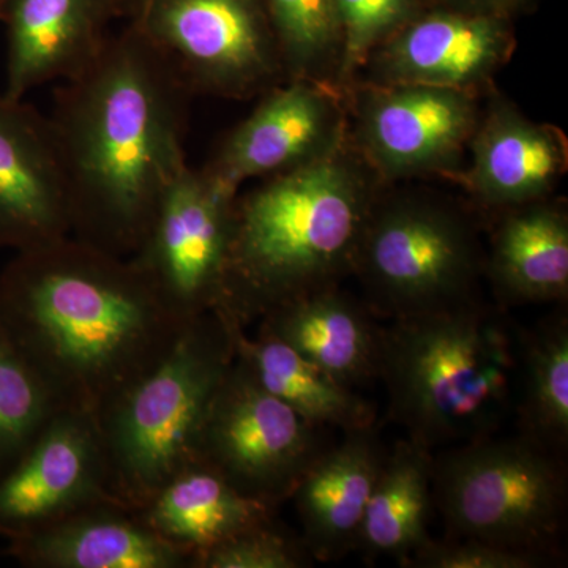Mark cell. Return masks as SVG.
I'll use <instances>...</instances> for the list:
<instances>
[{
	"label": "cell",
	"instance_id": "cell-1",
	"mask_svg": "<svg viewBox=\"0 0 568 568\" xmlns=\"http://www.w3.org/2000/svg\"><path fill=\"white\" fill-rule=\"evenodd\" d=\"M190 99L132 24L62 82L48 121L73 237L118 256L140 248L164 192L189 166Z\"/></svg>",
	"mask_w": 568,
	"mask_h": 568
},
{
	"label": "cell",
	"instance_id": "cell-17",
	"mask_svg": "<svg viewBox=\"0 0 568 568\" xmlns=\"http://www.w3.org/2000/svg\"><path fill=\"white\" fill-rule=\"evenodd\" d=\"M129 0H0L6 29L3 95L26 100L52 81H67L88 69L111 39V18Z\"/></svg>",
	"mask_w": 568,
	"mask_h": 568
},
{
	"label": "cell",
	"instance_id": "cell-3",
	"mask_svg": "<svg viewBox=\"0 0 568 568\" xmlns=\"http://www.w3.org/2000/svg\"><path fill=\"white\" fill-rule=\"evenodd\" d=\"M384 185L346 140L317 162L239 193L215 310L246 328L294 298L338 286L353 275L366 215Z\"/></svg>",
	"mask_w": 568,
	"mask_h": 568
},
{
	"label": "cell",
	"instance_id": "cell-6",
	"mask_svg": "<svg viewBox=\"0 0 568 568\" xmlns=\"http://www.w3.org/2000/svg\"><path fill=\"white\" fill-rule=\"evenodd\" d=\"M353 275L369 310L390 320L474 301L485 275L476 220L439 194L384 185L366 215Z\"/></svg>",
	"mask_w": 568,
	"mask_h": 568
},
{
	"label": "cell",
	"instance_id": "cell-13",
	"mask_svg": "<svg viewBox=\"0 0 568 568\" xmlns=\"http://www.w3.org/2000/svg\"><path fill=\"white\" fill-rule=\"evenodd\" d=\"M515 50L510 18L426 6L368 55L349 88L418 84L485 95Z\"/></svg>",
	"mask_w": 568,
	"mask_h": 568
},
{
	"label": "cell",
	"instance_id": "cell-31",
	"mask_svg": "<svg viewBox=\"0 0 568 568\" xmlns=\"http://www.w3.org/2000/svg\"><path fill=\"white\" fill-rule=\"evenodd\" d=\"M530 2L532 0H425L426 6L495 14V17L510 18V20L515 13L525 10Z\"/></svg>",
	"mask_w": 568,
	"mask_h": 568
},
{
	"label": "cell",
	"instance_id": "cell-5",
	"mask_svg": "<svg viewBox=\"0 0 568 568\" xmlns=\"http://www.w3.org/2000/svg\"><path fill=\"white\" fill-rule=\"evenodd\" d=\"M235 323L219 310L193 317L162 361L95 417L112 496L138 511L197 462L209 407L234 362Z\"/></svg>",
	"mask_w": 568,
	"mask_h": 568
},
{
	"label": "cell",
	"instance_id": "cell-8",
	"mask_svg": "<svg viewBox=\"0 0 568 568\" xmlns=\"http://www.w3.org/2000/svg\"><path fill=\"white\" fill-rule=\"evenodd\" d=\"M129 10L192 97L248 100L287 80L264 0H132Z\"/></svg>",
	"mask_w": 568,
	"mask_h": 568
},
{
	"label": "cell",
	"instance_id": "cell-23",
	"mask_svg": "<svg viewBox=\"0 0 568 568\" xmlns=\"http://www.w3.org/2000/svg\"><path fill=\"white\" fill-rule=\"evenodd\" d=\"M234 349L261 387L310 425L343 433L375 425L376 410L364 396L267 332L257 328L256 335L248 336L246 328L235 324Z\"/></svg>",
	"mask_w": 568,
	"mask_h": 568
},
{
	"label": "cell",
	"instance_id": "cell-15",
	"mask_svg": "<svg viewBox=\"0 0 568 568\" xmlns=\"http://www.w3.org/2000/svg\"><path fill=\"white\" fill-rule=\"evenodd\" d=\"M567 168L562 130L532 121L493 88L484 95L457 182L477 207L499 213L551 196Z\"/></svg>",
	"mask_w": 568,
	"mask_h": 568
},
{
	"label": "cell",
	"instance_id": "cell-29",
	"mask_svg": "<svg viewBox=\"0 0 568 568\" xmlns=\"http://www.w3.org/2000/svg\"><path fill=\"white\" fill-rule=\"evenodd\" d=\"M312 560L302 537L290 536L271 519L197 552L190 568H302Z\"/></svg>",
	"mask_w": 568,
	"mask_h": 568
},
{
	"label": "cell",
	"instance_id": "cell-12",
	"mask_svg": "<svg viewBox=\"0 0 568 568\" xmlns=\"http://www.w3.org/2000/svg\"><path fill=\"white\" fill-rule=\"evenodd\" d=\"M257 99L200 170L231 196H237L246 182L317 162L347 140L345 95L331 85L286 80Z\"/></svg>",
	"mask_w": 568,
	"mask_h": 568
},
{
	"label": "cell",
	"instance_id": "cell-26",
	"mask_svg": "<svg viewBox=\"0 0 568 568\" xmlns=\"http://www.w3.org/2000/svg\"><path fill=\"white\" fill-rule=\"evenodd\" d=\"M287 80L323 82L336 89L342 62L336 0H264Z\"/></svg>",
	"mask_w": 568,
	"mask_h": 568
},
{
	"label": "cell",
	"instance_id": "cell-21",
	"mask_svg": "<svg viewBox=\"0 0 568 568\" xmlns=\"http://www.w3.org/2000/svg\"><path fill=\"white\" fill-rule=\"evenodd\" d=\"M488 276L504 305L562 302L568 295V213L551 196L497 213Z\"/></svg>",
	"mask_w": 568,
	"mask_h": 568
},
{
	"label": "cell",
	"instance_id": "cell-19",
	"mask_svg": "<svg viewBox=\"0 0 568 568\" xmlns=\"http://www.w3.org/2000/svg\"><path fill=\"white\" fill-rule=\"evenodd\" d=\"M386 454L375 425L353 429L335 447L321 452L301 478L291 499L313 560L328 562L358 548L366 507Z\"/></svg>",
	"mask_w": 568,
	"mask_h": 568
},
{
	"label": "cell",
	"instance_id": "cell-11",
	"mask_svg": "<svg viewBox=\"0 0 568 568\" xmlns=\"http://www.w3.org/2000/svg\"><path fill=\"white\" fill-rule=\"evenodd\" d=\"M235 197L189 164L168 186L144 241L130 256L183 321L220 304Z\"/></svg>",
	"mask_w": 568,
	"mask_h": 568
},
{
	"label": "cell",
	"instance_id": "cell-18",
	"mask_svg": "<svg viewBox=\"0 0 568 568\" xmlns=\"http://www.w3.org/2000/svg\"><path fill=\"white\" fill-rule=\"evenodd\" d=\"M7 555L31 568H190L192 556L153 532L132 508L102 503L10 538Z\"/></svg>",
	"mask_w": 568,
	"mask_h": 568
},
{
	"label": "cell",
	"instance_id": "cell-20",
	"mask_svg": "<svg viewBox=\"0 0 568 568\" xmlns=\"http://www.w3.org/2000/svg\"><path fill=\"white\" fill-rule=\"evenodd\" d=\"M373 315L365 302L332 286L272 310L257 328L357 390L379 379L383 327Z\"/></svg>",
	"mask_w": 568,
	"mask_h": 568
},
{
	"label": "cell",
	"instance_id": "cell-2",
	"mask_svg": "<svg viewBox=\"0 0 568 568\" xmlns=\"http://www.w3.org/2000/svg\"><path fill=\"white\" fill-rule=\"evenodd\" d=\"M0 323L59 406L95 418L162 361L189 321L130 257L73 235L14 253Z\"/></svg>",
	"mask_w": 568,
	"mask_h": 568
},
{
	"label": "cell",
	"instance_id": "cell-27",
	"mask_svg": "<svg viewBox=\"0 0 568 568\" xmlns=\"http://www.w3.org/2000/svg\"><path fill=\"white\" fill-rule=\"evenodd\" d=\"M39 373L0 323V478L61 413Z\"/></svg>",
	"mask_w": 568,
	"mask_h": 568
},
{
	"label": "cell",
	"instance_id": "cell-14",
	"mask_svg": "<svg viewBox=\"0 0 568 568\" xmlns=\"http://www.w3.org/2000/svg\"><path fill=\"white\" fill-rule=\"evenodd\" d=\"M102 503L118 500L95 418L63 409L0 478V536H24Z\"/></svg>",
	"mask_w": 568,
	"mask_h": 568
},
{
	"label": "cell",
	"instance_id": "cell-22",
	"mask_svg": "<svg viewBox=\"0 0 568 568\" xmlns=\"http://www.w3.org/2000/svg\"><path fill=\"white\" fill-rule=\"evenodd\" d=\"M136 514L153 532L193 559L242 530L271 521L275 507L242 495L197 459L170 478Z\"/></svg>",
	"mask_w": 568,
	"mask_h": 568
},
{
	"label": "cell",
	"instance_id": "cell-25",
	"mask_svg": "<svg viewBox=\"0 0 568 568\" xmlns=\"http://www.w3.org/2000/svg\"><path fill=\"white\" fill-rule=\"evenodd\" d=\"M519 435L562 455L568 443V320L556 315L518 345Z\"/></svg>",
	"mask_w": 568,
	"mask_h": 568
},
{
	"label": "cell",
	"instance_id": "cell-28",
	"mask_svg": "<svg viewBox=\"0 0 568 568\" xmlns=\"http://www.w3.org/2000/svg\"><path fill=\"white\" fill-rule=\"evenodd\" d=\"M425 7V0H336L342 31L338 91L345 93L368 55Z\"/></svg>",
	"mask_w": 568,
	"mask_h": 568
},
{
	"label": "cell",
	"instance_id": "cell-24",
	"mask_svg": "<svg viewBox=\"0 0 568 568\" xmlns=\"http://www.w3.org/2000/svg\"><path fill=\"white\" fill-rule=\"evenodd\" d=\"M433 459L429 448L409 437L387 452L358 540L366 559L388 556L403 564L432 540Z\"/></svg>",
	"mask_w": 568,
	"mask_h": 568
},
{
	"label": "cell",
	"instance_id": "cell-7",
	"mask_svg": "<svg viewBox=\"0 0 568 568\" xmlns=\"http://www.w3.org/2000/svg\"><path fill=\"white\" fill-rule=\"evenodd\" d=\"M433 497L448 538L558 555L567 515L562 455L529 437L452 446L433 459Z\"/></svg>",
	"mask_w": 568,
	"mask_h": 568
},
{
	"label": "cell",
	"instance_id": "cell-30",
	"mask_svg": "<svg viewBox=\"0 0 568 568\" xmlns=\"http://www.w3.org/2000/svg\"><path fill=\"white\" fill-rule=\"evenodd\" d=\"M556 552L528 551L470 540L448 538L429 540L402 564L409 568H541L559 562Z\"/></svg>",
	"mask_w": 568,
	"mask_h": 568
},
{
	"label": "cell",
	"instance_id": "cell-16",
	"mask_svg": "<svg viewBox=\"0 0 568 568\" xmlns=\"http://www.w3.org/2000/svg\"><path fill=\"white\" fill-rule=\"evenodd\" d=\"M71 235L69 200L48 115L0 93V248Z\"/></svg>",
	"mask_w": 568,
	"mask_h": 568
},
{
	"label": "cell",
	"instance_id": "cell-10",
	"mask_svg": "<svg viewBox=\"0 0 568 568\" xmlns=\"http://www.w3.org/2000/svg\"><path fill=\"white\" fill-rule=\"evenodd\" d=\"M317 432L234 355L209 407L197 458L242 495L276 508L323 452Z\"/></svg>",
	"mask_w": 568,
	"mask_h": 568
},
{
	"label": "cell",
	"instance_id": "cell-32",
	"mask_svg": "<svg viewBox=\"0 0 568 568\" xmlns=\"http://www.w3.org/2000/svg\"><path fill=\"white\" fill-rule=\"evenodd\" d=\"M130 2H132V0H129V7H130Z\"/></svg>",
	"mask_w": 568,
	"mask_h": 568
},
{
	"label": "cell",
	"instance_id": "cell-4",
	"mask_svg": "<svg viewBox=\"0 0 568 568\" xmlns=\"http://www.w3.org/2000/svg\"><path fill=\"white\" fill-rule=\"evenodd\" d=\"M517 366L507 321L478 297L383 328L379 379L390 417L429 450L495 435L514 402Z\"/></svg>",
	"mask_w": 568,
	"mask_h": 568
},
{
	"label": "cell",
	"instance_id": "cell-9",
	"mask_svg": "<svg viewBox=\"0 0 568 568\" xmlns=\"http://www.w3.org/2000/svg\"><path fill=\"white\" fill-rule=\"evenodd\" d=\"M343 95L347 140L381 182H457L484 95L418 84H355Z\"/></svg>",
	"mask_w": 568,
	"mask_h": 568
}]
</instances>
